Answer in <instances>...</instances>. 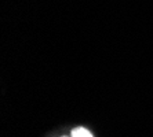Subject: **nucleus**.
Masks as SVG:
<instances>
[{
  "label": "nucleus",
  "mask_w": 153,
  "mask_h": 137,
  "mask_svg": "<svg viewBox=\"0 0 153 137\" xmlns=\"http://www.w3.org/2000/svg\"><path fill=\"white\" fill-rule=\"evenodd\" d=\"M71 137H94V136L84 127H76V129L72 130Z\"/></svg>",
  "instance_id": "f257e3e1"
}]
</instances>
